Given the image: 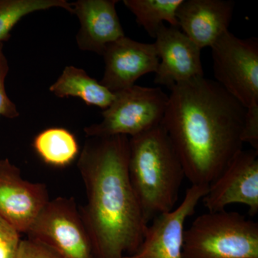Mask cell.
Masks as SVG:
<instances>
[{
    "label": "cell",
    "mask_w": 258,
    "mask_h": 258,
    "mask_svg": "<svg viewBox=\"0 0 258 258\" xmlns=\"http://www.w3.org/2000/svg\"><path fill=\"white\" fill-rule=\"evenodd\" d=\"M161 122L191 185L210 186L243 149L247 108L216 81L198 77L170 89Z\"/></svg>",
    "instance_id": "cell-1"
},
{
    "label": "cell",
    "mask_w": 258,
    "mask_h": 258,
    "mask_svg": "<svg viewBox=\"0 0 258 258\" xmlns=\"http://www.w3.org/2000/svg\"><path fill=\"white\" fill-rule=\"evenodd\" d=\"M129 138L88 137L78 168L86 194L80 208L95 258H124L137 250L148 224L128 173Z\"/></svg>",
    "instance_id": "cell-2"
},
{
    "label": "cell",
    "mask_w": 258,
    "mask_h": 258,
    "mask_svg": "<svg viewBox=\"0 0 258 258\" xmlns=\"http://www.w3.org/2000/svg\"><path fill=\"white\" fill-rule=\"evenodd\" d=\"M128 173L147 224L175 208L184 167L161 125L129 138Z\"/></svg>",
    "instance_id": "cell-3"
},
{
    "label": "cell",
    "mask_w": 258,
    "mask_h": 258,
    "mask_svg": "<svg viewBox=\"0 0 258 258\" xmlns=\"http://www.w3.org/2000/svg\"><path fill=\"white\" fill-rule=\"evenodd\" d=\"M183 258H258V223L237 212H208L184 230Z\"/></svg>",
    "instance_id": "cell-4"
},
{
    "label": "cell",
    "mask_w": 258,
    "mask_h": 258,
    "mask_svg": "<svg viewBox=\"0 0 258 258\" xmlns=\"http://www.w3.org/2000/svg\"><path fill=\"white\" fill-rule=\"evenodd\" d=\"M169 96L161 88L132 87L115 93L102 112L103 120L84 129L87 137L125 136L131 138L160 125Z\"/></svg>",
    "instance_id": "cell-5"
},
{
    "label": "cell",
    "mask_w": 258,
    "mask_h": 258,
    "mask_svg": "<svg viewBox=\"0 0 258 258\" xmlns=\"http://www.w3.org/2000/svg\"><path fill=\"white\" fill-rule=\"evenodd\" d=\"M210 47L216 82L246 108L258 105V39L228 30Z\"/></svg>",
    "instance_id": "cell-6"
},
{
    "label": "cell",
    "mask_w": 258,
    "mask_h": 258,
    "mask_svg": "<svg viewBox=\"0 0 258 258\" xmlns=\"http://www.w3.org/2000/svg\"><path fill=\"white\" fill-rule=\"evenodd\" d=\"M61 258H95L79 208L74 198L50 200L27 232Z\"/></svg>",
    "instance_id": "cell-7"
},
{
    "label": "cell",
    "mask_w": 258,
    "mask_h": 258,
    "mask_svg": "<svg viewBox=\"0 0 258 258\" xmlns=\"http://www.w3.org/2000/svg\"><path fill=\"white\" fill-rule=\"evenodd\" d=\"M208 188L191 185L179 206L158 215L148 224L139 248L124 258H183L185 222L194 215Z\"/></svg>",
    "instance_id": "cell-8"
},
{
    "label": "cell",
    "mask_w": 258,
    "mask_h": 258,
    "mask_svg": "<svg viewBox=\"0 0 258 258\" xmlns=\"http://www.w3.org/2000/svg\"><path fill=\"white\" fill-rule=\"evenodd\" d=\"M209 212L225 210L232 204L248 208L249 215L258 212V151H242L210 184L203 198Z\"/></svg>",
    "instance_id": "cell-9"
},
{
    "label": "cell",
    "mask_w": 258,
    "mask_h": 258,
    "mask_svg": "<svg viewBox=\"0 0 258 258\" xmlns=\"http://www.w3.org/2000/svg\"><path fill=\"white\" fill-rule=\"evenodd\" d=\"M50 200L46 185L24 179L9 159L0 160V218L27 234Z\"/></svg>",
    "instance_id": "cell-10"
},
{
    "label": "cell",
    "mask_w": 258,
    "mask_h": 258,
    "mask_svg": "<svg viewBox=\"0 0 258 258\" xmlns=\"http://www.w3.org/2000/svg\"><path fill=\"white\" fill-rule=\"evenodd\" d=\"M154 38L159 58L156 84L171 89L178 83L204 77L201 49L179 28L163 24Z\"/></svg>",
    "instance_id": "cell-11"
},
{
    "label": "cell",
    "mask_w": 258,
    "mask_h": 258,
    "mask_svg": "<svg viewBox=\"0 0 258 258\" xmlns=\"http://www.w3.org/2000/svg\"><path fill=\"white\" fill-rule=\"evenodd\" d=\"M103 56L105 70L100 83L113 93L132 87L144 75L155 74L159 62L154 43L125 36L108 45Z\"/></svg>",
    "instance_id": "cell-12"
},
{
    "label": "cell",
    "mask_w": 258,
    "mask_h": 258,
    "mask_svg": "<svg viewBox=\"0 0 258 258\" xmlns=\"http://www.w3.org/2000/svg\"><path fill=\"white\" fill-rule=\"evenodd\" d=\"M234 9L232 0H183L176 13L178 26L200 49L211 47L228 31Z\"/></svg>",
    "instance_id": "cell-13"
},
{
    "label": "cell",
    "mask_w": 258,
    "mask_h": 258,
    "mask_svg": "<svg viewBox=\"0 0 258 258\" xmlns=\"http://www.w3.org/2000/svg\"><path fill=\"white\" fill-rule=\"evenodd\" d=\"M117 0H79L71 3L79 18L76 42L80 50L103 55L108 45L125 36L117 14Z\"/></svg>",
    "instance_id": "cell-14"
},
{
    "label": "cell",
    "mask_w": 258,
    "mask_h": 258,
    "mask_svg": "<svg viewBox=\"0 0 258 258\" xmlns=\"http://www.w3.org/2000/svg\"><path fill=\"white\" fill-rule=\"evenodd\" d=\"M50 92L59 98L77 97L88 106L105 110L111 105L115 93L93 79L84 70L67 66L50 88Z\"/></svg>",
    "instance_id": "cell-15"
},
{
    "label": "cell",
    "mask_w": 258,
    "mask_h": 258,
    "mask_svg": "<svg viewBox=\"0 0 258 258\" xmlns=\"http://www.w3.org/2000/svg\"><path fill=\"white\" fill-rule=\"evenodd\" d=\"M33 147L45 164L55 167L69 166L79 154V143L74 134L59 127L47 128L37 134Z\"/></svg>",
    "instance_id": "cell-16"
},
{
    "label": "cell",
    "mask_w": 258,
    "mask_h": 258,
    "mask_svg": "<svg viewBox=\"0 0 258 258\" xmlns=\"http://www.w3.org/2000/svg\"><path fill=\"white\" fill-rule=\"evenodd\" d=\"M183 0H123L127 9L133 13L137 23L154 38L158 30L167 22L178 26L176 13Z\"/></svg>",
    "instance_id": "cell-17"
},
{
    "label": "cell",
    "mask_w": 258,
    "mask_h": 258,
    "mask_svg": "<svg viewBox=\"0 0 258 258\" xmlns=\"http://www.w3.org/2000/svg\"><path fill=\"white\" fill-rule=\"evenodd\" d=\"M54 8L74 14L71 3L66 0H0V43L9 40L12 30L24 17Z\"/></svg>",
    "instance_id": "cell-18"
},
{
    "label": "cell",
    "mask_w": 258,
    "mask_h": 258,
    "mask_svg": "<svg viewBox=\"0 0 258 258\" xmlns=\"http://www.w3.org/2000/svg\"><path fill=\"white\" fill-rule=\"evenodd\" d=\"M9 72V64L3 50V43H0V117L17 118L20 113L16 105L12 101L5 88V80Z\"/></svg>",
    "instance_id": "cell-19"
},
{
    "label": "cell",
    "mask_w": 258,
    "mask_h": 258,
    "mask_svg": "<svg viewBox=\"0 0 258 258\" xmlns=\"http://www.w3.org/2000/svg\"><path fill=\"white\" fill-rule=\"evenodd\" d=\"M21 242V233L0 218V258H16Z\"/></svg>",
    "instance_id": "cell-20"
},
{
    "label": "cell",
    "mask_w": 258,
    "mask_h": 258,
    "mask_svg": "<svg viewBox=\"0 0 258 258\" xmlns=\"http://www.w3.org/2000/svg\"><path fill=\"white\" fill-rule=\"evenodd\" d=\"M16 258H61L48 246L28 238L22 240Z\"/></svg>",
    "instance_id": "cell-21"
},
{
    "label": "cell",
    "mask_w": 258,
    "mask_h": 258,
    "mask_svg": "<svg viewBox=\"0 0 258 258\" xmlns=\"http://www.w3.org/2000/svg\"><path fill=\"white\" fill-rule=\"evenodd\" d=\"M242 141L247 143L252 149L258 151V105L247 108L244 117Z\"/></svg>",
    "instance_id": "cell-22"
}]
</instances>
